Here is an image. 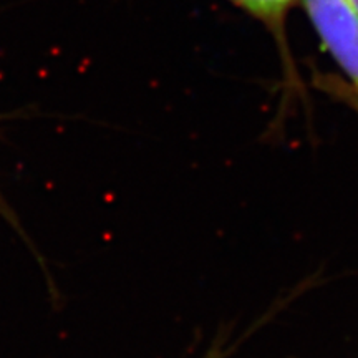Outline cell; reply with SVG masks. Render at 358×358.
<instances>
[{
    "mask_svg": "<svg viewBox=\"0 0 358 358\" xmlns=\"http://www.w3.org/2000/svg\"><path fill=\"white\" fill-rule=\"evenodd\" d=\"M312 29L358 98V12L350 0H301Z\"/></svg>",
    "mask_w": 358,
    "mask_h": 358,
    "instance_id": "cell-1",
    "label": "cell"
},
{
    "mask_svg": "<svg viewBox=\"0 0 358 358\" xmlns=\"http://www.w3.org/2000/svg\"><path fill=\"white\" fill-rule=\"evenodd\" d=\"M236 7L243 8L254 19L261 20L268 29H272L279 35L282 34L285 15L289 8L294 6L297 0H229Z\"/></svg>",
    "mask_w": 358,
    "mask_h": 358,
    "instance_id": "cell-2",
    "label": "cell"
},
{
    "mask_svg": "<svg viewBox=\"0 0 358 358\" xmlns=\"http://www.w3.org/2000/svg\"><path fill=\"white\" fill-rule=\"evenodd\" d=\"M350 3L353 7H355V10L358 12V0H350Z\"/></svg>",
    "mask_w": 358,
    "mask_h": 358,
    "instance_id": "cell-3",
    "label": "cell"
}]
</instances>
